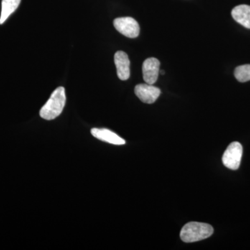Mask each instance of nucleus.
I'll list each match as a JSON object with an SVG mask.
<instances>
[{"label":"nucleus","mask_w":250,"mask_h":250,"mask_svg":"<svg viewBox=\"0 0 250 250\" xmlns=\"http://www.w3.org/2000/svg\"><path fill=\"white\" fill-rule=\"evenodd\" d=\"M160 72V62L156 58L146 59L143 64V75L145 82L148 84L155 83Z\"/></svg>","instance_id":"obj_6"},{"label":"nucleus","mask_w":250,"mask_h":250,"mask_svg":"<svg viewBox=\"0 0 250 250\" xmlns=\"http://www.w3.org/2000/svg\"><path fill=\"white\" fill-rule=\"evenodd\" d=\"M213 233L211 225L207 223L190 222L186 224L180 232L181 239L185 243H194L209 238Z\"/></svg>","instance_id":"obj_2"},{"label":"nucleus","mask_w":250,"mask_h":250,"mask_svg":"<svg viewBox=\"0 0 250 250\" xmlns=\"http://www.w3.org/2000/svg\"><path fill=\"white\" fill-rule=\"evenodd\" d=\"M231 16L235 21L247 29H250V6L246 4L238 5L233 8Z\"/></svg>","instance_id":"obj_9"},{"label":"nucleus","mask_w":250,"mask_h":250,"mask_svg":"<svg viewBox=\"0 0 250 250\" xmlns=\"http://www.w3.org/2000/svg\"><path fill=\"white\" fill-rule=\"evenodd\" d=\"M21 0H2L1 1V16L0 24H4L11 14H14L18 9Z\"/></svg>","instance_id":"obj_10"},{"label":"nucleus","mask_w":250,"mask_h":250,"mask_svg":"<svg viewBox=\"0 0 250 250\" xmlns=\"http://www.w3.org/2000/svg\"><path fill=\"white\" fill-rule=\"evenodd\" d=\"M234 76L240 82H247L250 81V65H240L235 69Z\"/></svg>","instance_id":"obj_11"},{"label":"nucleus","mask_w":250,"mask_h":250,"mask_svg":"<svg viewBox=\"0 0 250 250\" xmlns=\"http://www.w3.org/2000/svg\"><path fill=\"white\" fill-rule=\"evenodd\" d=\"M114 62L118 78L127 80L130 77V61L127 54L123 51H118L114 56Z\"/></svg>","instance_id":"obj_7"},{"label":"nucleus","mask_w":250,"mask_h":250,"mask_svg":"<svg viewBox=\"0 0 250 250\" xmlns=\"http://www.w3.org/2000/svg\"><path fill=\"white\" fill-rule=\"evenodd\" d=\"M161 75H164V74H165V72H164V70H161Z\"/></svg>","instance_id":"obj_12"},{"label":"nucleus","mask_w":250,"mask_h":250,"mask_svg":"<svg viewBox=\"0 0 250 250\" xmlns=\"http://www.w3.org/2000/svg\"><path fill=\"white\" fill-rule=\"evenodd\" d=\"M135 94L143 102L146 104H153L161 95V90L154 85L148 83H141L136 85Z\"/></svg>","instance_id":"obj_5"},{"label":"nucleus","mask_w":250,"mask_h":250,"mask_svg":"<svg viewBox=\"0 0 250 250\" xmlns=\"http://www.w3.org/2000/svg\"><path fill=\"white\" fill-rule=\"evenodd\" d=\"M113 25L117 31L129 39H135L139 35V24L134 18L131 17L116 18L113 21Z\"/></svg>","instance_id":"obj_4"},{"label":"nucleus","mask_w":250,"mask_h":250,"mask_svg":"<svg viewBox=\"0 0 250 250\" xmlns=\"http://www.w3.org/2000/svg\"><path fill=\"white\" fill-rule=\"evenodd\" d=\"M242 155L243 146L241 143L236 141L231 143L224 153L222 159L224 166L230 170H238L241 165Z\"/></svg>","instance_id":"obj_3"},{"label":"nucleus","mask_w":250,"mask_h":250,"mask_svg":"<svg viewBox=\"0 0 250 250\" xmlns=\"http://www.w3.org/2000/svg\"><path fill=\"white\" fill-rule=\"evenodd\" d=\"M66 102L65 90L59 87L54 90L45 104L41 108L40 116L47 121H52L60 116Z\"/></svg>","instance_id":"obj_1"},{"label":"nucleus","mask_w":250,"mask_h":250,"mask_svg":"<svg viewBox=\"0 0 250 250\" xmlns=\"http://www.w3.org/2000/svg\"><path fill=\"white\" fill-rule=\"evenodd\" d=\"M91 134L94 137L104 142L111 143L116 146H123L125 144V140L111 130L93 128L91 129Z\"/></svg>","instance_id":"obj_8"}]
</instances>
